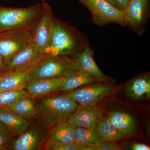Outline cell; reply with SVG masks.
<instances>
[{"label": "cell", "instance_id": "cell-1", "mask_svg": "<svg viewBox=\"0 0 150 150\" xmlns=\"http://www.w3.org/2000/svg\"><path fill=\"white\" fill-rule=\"evenodd\" d=\"M78 103L64 94H51L37 102L36 119L48 128L68 121L70 115L77 108Z\"/></svg>", "mask_w": 150, "mask_h": 150}, {"label": "cell", "instance_id": "cell-2", "mask_svg": "<svg viewBox=\"0 0 150 150\" xmlns=\"http://www.w3.org/2000/svg\"><path fill=\"white\" fill-rule=\"evenodd\" d=\"M47 3L24 8L0 6V33L14 30L30 31L42 16Z\"/></svg>", "mask_w": 150, "mask_h": 150}, {"label": "cell", "instance_id": "cell-3", "mask_svg": "<svg viewBox=\"0 0 150 150\" xmlns=\"http://www.w3.org/2000/svg\"><path fill=\"white\" fill-rule=\"evenodd\" d=\"M85 38L67 24L55 18L51 44L46 54L72 56L73 58L87 46Z\"/></svg>", "mask_w": 150, "mask_h": 150}, {"label": "cell", "instance_id": "cell-4", "mask_svg": "<svg viewBox=\"0 0 150 150\" xmlns=\"http://www.w3.org/2000/svg\"><path fill=\"white\" fill-rule=\"evenodd\" d=\"M81 69L70 56L44 54L32 68L31 80L65 77Z\"/></svg>", "mask_w": 150, "mask_h": 150}, {"label": "cell", "instance_id": "cell-5", "mask_svg": "<svg viewBox=\"0 0 150 150\" xmlns=\"http://www.w3.org/2000/svg\"><path fill=\"white\" fill-rule=\"evenodd\" d=\"M30 120L27 130L12 139L8 150H38L46 149L49 129L41 121Z\"/></svg>", "mask_w": 150, "mask_h": 150}, {"label": "cell", "instance_id": "cell-6", "mask_svg": "<svg viewBox=\"0 0 150 150\" xmlns=\"http://www.w3.org/2000/svg\"><path fill=\"white\" fill-rule=\"evenodd\" d=\"M54 23L52 9L47 4L42 16L30 31V42L40 54H46L50 46Z\"/></svg>", "mask_w": 150, "mask_h": 150}, {"label": "cell", "instance_id": "cell-7", "mask_svg": "<svg viewBox=\"0 0 150 150\" xmlns=\"http://www.w3.org/2000/svg\"><path fill=\"white\" fill-rule=\"evenodd\" d=\"M91 13L94 24L100 26L115 23L126 26L124 12L118 10L105 0H79Z\"/></svg>", "mask_w": 150, "mask_h": 150}, {"label": "cell", "instance_id": "cell-8", "mask_svg": "<svg viewBox=\"0 0 150 150\" xmlns=\"http://www.w3.org/2000/svg\"><path fill=\"white\" fill-rule=\"evenodd\" d=\"M92 83L63 94L80 105H97L103 100L112 95L118 89L115 86L108 84L93 85Z\"/></svg>", "mask_w": 150, "mask_h": 150}, {"label": "cell", "instance_id": "cell-9", "mask_svg": "<svg viewBox=\"0 0 150 150\" xmlns=\"http://www.w3.org/2000/svg\"><path fill=\"white\" fill-rule=\"evenodd\" d=\"M30 43V31L14 30L0 33V55L5 64Z\"/></svg>", "mask_w": 150, "mask_h": 150}, {"label": "cell", "instance_id": "cell-10", "mask_svg": "<svg viewBox=\"0 0 150 150\" xmlns=\"http://www.w3.org/2000/svg\"><path fill=\"white\" fill-rule=\"evenodd\" d=\"M148 0H129L124 11L125 24L138 34L145 31V22L148 16Z\"/></svg>", "mask_w": 150, "mask_h": 150}, {"label": "cell", "instance_id": "cell-11", "mask_svg": "<svg viewBox=\"0 0 150 150\" xmlns=\"http://www.w3.org/2000/svg\"><path fill=\"white\" fill-rule=\"evenodd\" d=\"M43 55L30 42L14 54L6 64L7 72L19 73L27 71L34 67Z\"/></svg>", "mask_w": 150, "mask_h": 150}, {"label": "cell", "instance_id": "cell-12", "mask_svg": "<svg viewBox=\"0 0 150 150\" xmlns=\"http://www.w3.org/2000/svg\"><path fill=\"white\" fill-rule=\"evenodd\" d=\"M103 118V110L97 105H80L70 115L67 122L76 126L96 129Z\"/></svg>", "mask_w": 150, "mask_h": 150}, {"label": "cell", "instance_id": "cell-13", "mask_svg": "<svg viewBox=\"0 0 150 150\" xmlns=\"http://www.w3.org/2000/svg\"><path fill=\"white\" fill-rule=\"evenodd\" d=\"M64 77L33 79L30 81L24 90L33 99L39 100L59 91Z\"/></svg>", "mask_w": 150, "mask_h": 150}, {"label": "cell", "instance_id": "cell-14", "mask_svg": "<svg viewBox=\"0 0 150 150\" xmlns=\"http://www.w3.org/2000/svg\"><path fill=\"white\" fill-rule=\"evenodd\" d=\"M76 63L81 69L96 79L101 83H110L111 78L105 76L98 67L93 58V53L88 46L74 57Z\"/></svg>", "mask_w": 150, "mask_h": 150}, {"label": "cell", "instance_id": "cell-15", "mask_svg": "<svg viewBox=\"0 0 150 150\" xmlns=\"http://www.w3.org/2000/svg\"><path fill=\"white\" fill-rule=\"evenodd\" d=\"M126 96L134 100H145L150 97L149 74L137 76L127 83L124 89Z\"/></svg>", "mask_w": 150, "mask_h": 150}, {"label": "cell", "instance_id": "cell-16", "mask_svg": "<svg viewBox=\"0 0 150 150\" xmlns=\"http://www.w3.org/2000/svg\"><path fill=\"white\" fill-rule=\"evenodd\" d=\"M32 68L21 72H6L0 76V92L18 91L24 90L31 80Z\"/></svg>", "mask_w": 150, "mask_h": 150}, {"label": "cell", "instance_id": "cell-17", "mask_svg": "<svg viewBox=\"0 0 150 150\" xmlns=\"http://www.w3.org/2000/svg\"><path fill=\"white\" fill-rule=\"evenodd\" d=\"M127 137H135L137 134L138 127L135 118L127 112L120 110L109 111L106 117Z\"/></svg>", "mask_w": 150, "mask_h": 150}, {"label": "cell", "instance_id": "cell-18", "mask_svg": "<svg viewBox=\"0 0 150 150\" xmlns=\"http://www.w3.org/2000/svg\"><path fill=\"white\" fill-rule=\"evenodd\" d=\"M76 127L68 122L59 123L53 126L51 130H49L46 146L74 143Z\"/></svg>", "mask_w": 150, "mask_h": 150}, {"label": "cell", "instance_id": "cell-19", "mask_svg": "<svg viewBox=\"0 0 150 150\" xmlns=\"http://www.w3.org/2000/svg\"><path fill=\"white\" fill-rule=\"evenodd\" d=\"M97 81L96 79L81 69L64 77L59 91L68 92L82 86Z\"/></svg>", "mask_w": 150, "mask_h": 150}, {"label": "cell", "instance_id": "cell-20", "mask_svg": "<svg viewBox=\"0 0 150 150\" xmlns=\"http://www.w3.org/2000/svg\"><path fill=\"white\" fill-rule=\"evenodd\" d=\"M0 122L12 136L21 135L27 130L30 124V121L10 111L0 112Z\"/></svg>", "mask_w": 150, "mask_h": 150}, {"label": "cell", "instance_id": "cell-21", "mask_svg": "<svg viewBox=\"0 0 150 150\" xmlns=\"http://www.w3.org/2000/svg\"><path fill=\"white\" fill-rule=\"evenodd\" d=\"M9 111L28 121L37 118V102L29 95L18 100L11 107Z\"/></svg>", "mask_w": 150, "mask_h": 150}, {"label": "cell", "instance_id": "cell-22", "mask_svg": "<svg viewBox=\"0 0 150 150\" xmlns=\"http://www.w3.org/2000/svg\"><path fill=\"white\" fill-rule=\"evenodd\" d=\"M96 129L102 142H117L126 138L106 117L98 122Z\"/></svg>", "mask_w": 150, "mask_h": 150}, {"label": "cell", "instance_id": "cell-23", "mask_svg": "<svg viewBox=\"0 0 150 150\" xmlns=\"http://www.w3.org/2000/svg\"><path fill=\"white\" fill-rule=\"evenodd\" d=\"M74 143L77 145H88L97 147L102 143L96 129L76 126Z\"/></svg>", "mask_w": 150, "mask_h": 150}, {"label": "cell", "instance_id": "cell-24", "mask_svg": "<svg viewBox=\"0 0 150 150\" xmlns=\"http://www.w3.org/2000/svg\"><path fill=\"white\" fill-rule=\"evenodd\" d=\"M28 95V93L25 90L0 92V112L9 111L11 107L18 100Z\"/></svg>", "mask_w": 150, "mask_h": 150}, {"label": "cell", "instance_id": "cell-25", "mask_svg": "<svg viewBox=\"0 0 150 150\" xmlns=\"http://www.w3.org/2000/svg\"><path fill=\"white\" fill-rule=\"evenodd\" d=\"M12 136L5 126L0 122V150H8L12 139Z\"/></svg>", "mask_w": 150, "mask_h": 150}, {"label": "cell", "instance_id": "cell-26", "mask_svg": "<svg viewBox=\"0 0 150 150\" xmlns=\"http://www.w3.org/2000/svg\"><path fill=\"white\" fill-rule=\"evenodd\" d=\"M46 149L48 150H79L77 145L75 143L49 145L46 146Z\"/></svg>", "mask_w": 150, "mask_h": 150}, {"label": "cell", "instance_id": "cell-27", "mask_svg": "<svg viewBox=\"0 0 150 150\" xmlns=\"http://www.w3.org/2000/svg\"><path fill=\"white\" fill-rule=\"evenodd\" d=\"M106 2L118 10L124 11L129 0H105Z\"/></svg>", "mask_w": 150, "mask_h": 150}, {"label": "cell", "instance_id": "cell-28", "mask_svg": "<svg viewBox=\"0 0 150 150\" xmlns=\"http://www.w3.org/2000/svg\"><path fill=\"white\" fill-rule=\"evenodd\" d=\"M122 147L114 142H103L97 147V150H123Z\"/></svg>", "mask_w": 150, "mask_h": 150}, {"label": "cell", "instance_id": "cell-29", "mask_svg": "<svg viewBox=\"0 0 150 150\" xmlns=\"http://www.w3.org/2000/svg\"><path fill=\"white\" fill-rule=\"evenodd\" d=\"M129 149L132 150H150V148L147 145L141 143H133L129 145Z\"/></svg>", "mask_w": 150, "mask_h": 150}, {"label": "cell", "instance_id": "cell-30", "mask_svg": "<svg viewBox=\"0 0 150 150\" xmlns=\"http://www.w3.org/2000/svg\"><path fill=\"white\" fill-rule=\"evenodd\" d=\"M6 72V67L1 56L0 55V76L4 74Z\"/></svg>", "mask_w": 150, "mask_h": 150}, {"label": "cell", "instance_id": "cell-31", "mask_svg": "<svg viewBox=\"0 0 150 150\" xmlns=\"http://www.w3.org/2000/svg\"><path fill=\"white\" fill-rule=\"evenodd\" d=\"M79 150H97V147L88 145H77Z\"/></svg>", "mask_w": 150, "mask_h": 150}, {"label": "cell", "instance_id": "cell-32", "mask_svg": "<svg viewBox=\"0 0 150 150\" xmlns=\"http://www.w3.org/2000/svg\"><path fill=\"white\" fill-rule=\"evenodd\" d=\"M42 1H43L44 2L45 1H46V0H42Z\"/></svg>", "mask_w": 150, "mask_h": 150}]
</instances>
